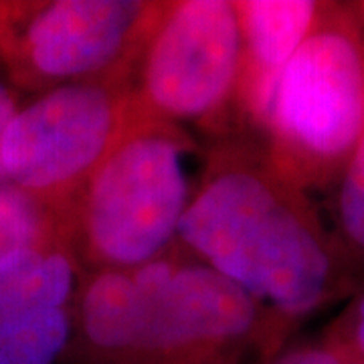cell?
<instances>
[{"instance_id": "12", "label": "cell", "mask_w": 364, "mask_h": 364, "mask_svg": "<svg viewBox=\"0 0 364 364\" xmlns=\"http://www.w3.org/2000/svg\"><path fill=\"white\" fill-rule=\"evenodd\" d=\"M267 364H348V358L334 344L320 338L318 342L289 344Z\"/></svg>"}, {"instance_id": "3", "label": "cell", "mask_w": 364, "mask_h": 364, "mask_svg": "<svg viewBox=\"0 0 364 364\" xmlns=\"http://www.w3.org/2000/svg\"><path fill=\"white\" fill-rule=\"evenodd\" d=\"M205 162L193 132L152 116L134 124L67 208L85 273L132 272L174 247Z\"/></svg>"}, {"instance_id": "14", "label": "cell", "mask_w": 364, "mask_h": 364, "mask_svg": "<svg viewBox=\"0 0 364 364\" xmlns=\"http://www.w3.org/2000/svg\"><path fill=\"white\" fill-rule=\"evenodd\" d=\"M14 11H16V0H0V47H2V41L11 26Z\"/></svg>"}, {"instance_id": "13", "label": "cell", "mask_w": 364, "mask_h": 364, "mask_svg": "<svg viewBox=\"0 0 364 364\" xmlns=\"http://www.w3.org/2000/svg\"><path fill=\"white\" fill-rule=\"evenodd\" d=\"M25 102V95L14 87L4 75V71L0 69V186L9 184L6 181V172H4V164H2V144H4V134L9 130L13 117L16 112L21 109V105Z\"/></svg>"}, {"instance_id": "9", "label": "cell", "mask_w": 364, "mask_h": 364, "mask_svg": "<svg viewBox=\"0 0 364 364\" xmlns=\"http://www.w3.org/2000/svg\"><path fill=\"white\" fill-rule=\"evenodd\" d=\"M67 229V217L13 184L0 186V265L18 249Z\"/></svg>"}, {"instance_id": "7", "label": "cell", "mask_w": 364, "mask_h": 364, "mask_svg": "<svg viewBox=\"0 0 364 364\" xmlns=\"http://www.w3.org/2000/svg\"><path fill=\"white\" fill-rule=\"evenodd\" d=\"M162 9L152 0H16L0 69L23 95L134 77Z\"/></svg>"}, {"instance_id": "11", "label": "cell", "mask_w": 364, "mask_h": 364, "mask_svg": "<svg viewBox=\"0 0 364 364\" xmlns=\"http://www.w3.org/2000/svg\"><path fill=\"white\" fill-rule=\"evenodd\" d=\"M322 338L344 352L352 363L364 364V289L348 301Z\"/></svg>"}, {"instance_id": "2", "label": "cell", "mask_w": 364, "mask_h": 364, "mask_svg": "<svg viewBox=\"0 0 364 364\" xmlns=\"http://www.w3.org/2000/svg\"><path fill=\"white\" fill-rule=\"evenodd\" d=\"M291 334L255 299L174 247L132 272H91L65 364H267Z\"/></svg>"}, {"instance_id": "15", "label": "cell", "mask_w": 364, "mask_h": 364, "mask_svg": "<svg viewBox=\"0 0 364 364\" xmlns=\"http://www.w3.org/2000/svg\"><path fill=\"white\" fill-rule=\"evenodd\" d=\"M356 4V11H358V16H360V21H363L364 26V2H354Z\"/></svg>"}, {"instance_id": "4", "label": "cell", "mask_w": 364, "mask_h": 364, "mask_svg": "<svg viewBox=\"0 0 364 364\" xmlns=\"http://www.w3.org/2000/svg\"><path fill=\"white\" fill-rule=\"evenodd\" d=\"M272 166L312 195L336 184L364 138V26L356 4L324 2L255 134Z\"/></svg>"}, {"instance_id": "5", "label": "cell", "mask_w": 364, "mask_h": 364, "mask_svg": "<svg viewBox=\"0 0 364 364\" xmlns=\"http://www.w3.org/2000/svg\"><path fill=\"white\" fill-rule=\"evenodd\" d=\"M241 37L233 0L164 2L134 67L148 116L205 144L245 132L237 116Z\"/></svg>"}, {"instance_id": "8", "label": "cell", "mask_w": 364, "mask_h": 364, "mask_svg": "<svg viewBox=\"0 0 364 364\" xmlns=\"http://www.w3.org/2000/svg\"><path fill=\"white\" fill-rule=\"evenodd\" d=\"M241 67L237 116L249 134H257L282 71L312 33L324 2L318 0H233Z\"/></svg>"}, {"instance_id": "6", "label": "cell", "mask_w": 364, "mask_h": 364, "mask_svg": "<svg viewBox=\"0 0 364 364\" xmlns=\"http://www.w3.org/2000/svg\"><path fill=\"white\" fill-rule=\"evenodd\" d=\"M148 116L134 77L73 83L25 100L2 144L6 181L67 215L83 182Z\"/></svg>"}, {"instance_id": "1", "label": "cell", "mask_w": 364, "mask_h": 364, "mask_svg": "<svg viewBox=\"0 0 364 364\" xmlns=\"http://www.w3.org/2000/svg\"><path fill=\"white\" fill-rule=\"evenodd\" d=\"M176 243L241 287L294 336L350 294V253L308 193L287 182L249 132L207 144V162Z\"/></svg>"}, {"instance_id": "10", "label": "cell", "mask_w": 364, "mask_h": 364, "mask_svg": "<svg viewBox=\"0 0 364 364\" xmlns=\"http://www.w3.org/2000/svg\"><path fill=\"white\" fill-rule=\"evenodd\" d=\"M336 193L338 239L356 263H364V138L340 174Z\"/></svg>"}, {"instance_id": "16", "label": "cell", "mask_w": 364, "mask_h": 364, "mask_svg": "<svg viewBox=\"0 0 364 364\" xmlns=\"http://www.w3.org/2000/svg\"><path fill=\"white\" fill-rule=\"evenodd\" d=\"M342 354H344V352H342ZM344 356H346V354H344ZM346 358H348V356H346ZM348 364H356V363H352L350 358H348Z\"/></svg>"}]
</instances>
